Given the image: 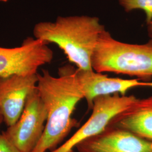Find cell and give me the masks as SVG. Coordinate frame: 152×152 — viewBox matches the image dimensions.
Here are the masks:
<instances>
[{
    "label": "cell",
    "mask_w": 152,
    "mask_h": 152,
    "mask_svg": "<svg viewBox=\"0 0 152 152\" xmlns=\"http://www.w3.org/2000/svg\"><path fill=\"white\" fill-rule=\"evenodd\" d=\"M78 152H152V141L130 131L108 126L76 147Z\"/></svg>",
    "instance_id": "8"
},
{
    "label": "cell",
    "mask_w": 152,
    "mask_h": 152,
    "mask_svg": "<svg viewBox=\"0 0 152 152\" xmlns=\"http://www.w3.org/2000/svg\"><path fill=\"white\" fill-rule=\"evenodd\" d=\"M4 122V120H3V117L2 116V115L0 113V127H1V126L2 125V124Z\"/></svg>",
    "instance_id": "15"
},
{
    "label": "cell",
    "mask_w": 152,
    "mask_h": 152,
    "mask_svg": "<svg viewBox=\"0 0 152 152\" xmlns=\"http://www.w3.org/2000/svg\"><path fill=\"white\" fill-rule=\"evenodd\" d=\"M37 88L48 112L44 134L32 152L53 151L79 123L72 118L76 105L84 99L76 68L66 64L58 69V76L43 69L38 74Z\"/></svg>",
    "instance_id": "1"
},
{
    "label": "cell",
    "mask_w": 152,
    "mask_h": 152,
    "mask_svg": "<svg viewBox=\"0 0 152 152\" xmlns=\"http://www.w3.org/2000/svg\"><path fill=\"white\" fill-rule=\"evenodd\" d=\"M146 86L145 87H152V81L145 82Z\"/></svg>",
    "instance_id": "14"
},
{
    "label": "cell",
    "mask_w": 152,
    "mask_h": 152,
    "mask_svg": "<svg viewBox=\"0 0 152 152\" xmlns=\"http://www.w3.org/2000/svg\"><path fill=\"white\" fill-rule=\"evenodd\" d=\"M53 56L48 43L33 37H28L19 47H0V77L37 74L38 68L50 63Z\"/></svg>",
    "instance_id": "6"
},
{
    "label": "cell",
    "mask_w": 152,
    "mask_h": 152,
    "mask_svg": "<svg viewBox=\"0 0 152 152\" xmlns=\"http://www.w3.org/2000/svg\"><path fill=\"white\" fill-rule=\"evenodd\" d=\"M9 0H0V2H7Z\"/></svg>",
    "instance_id": "16"
},
{
    "label": "cell",
    "mask_w": 152,
    "mask_h": 152,
    "mask_svg": "<svg viewBox=\"0 0 152 152\" xmlns=\"http://www.w3.org/2000/svg\"><path fill=\"white\" fill-rule=\"evenodd\" d=\"M76 75L88 109H92L94 100L99 96L120 94L126 95L131 88L145 87V82L137 78L122 79L109 77L107 75L92 70L76 68Z\"/></svg>",
    "instance_id": "9"
},
{
    "label": "cell",
    "mask_w": 152,
    "mask_h": 152,
    "mask_svg": "<svg viewBox=\"0 0 152 152\" xmlns=\"http://www.w3.org/2000/svg\"><path fill=\"white\" fill-rule=\"evenodd\" d=\"M47 119V110L36 87L29 95L19 120L4 132L21 152H32L44 134Z\"/></svg>",
    "instance_id": "5"
},
{
    "label": "cell",
    "mask_w": 152,
    "mask_h": 152,
    "mask_svg": "<svg viewBox=\"0 0 152 152\" xmlns=\"http://www.w3.org/2000/svg\"><path fill=\"white\" fill-rule=\"evenodd\" d=\"M108 126L152 141V95L144 99L137 98L128 108L115 115Z\"/></svg>",
    "instance_id": "10"
},
{
    "label": "cell",
    "mask_w": 152,
    "mask_h": 152,
    "mask_svg": "<svg viewBox=\"0 0 152 152\" xmlns=\"http://www.w3.org/2000/svg\"><path fill=\"white\" fill-rule=\"evenodd\" d=\"M104 30L105 27L97 17L59 16L54 22L36 24L33 34L48 44H56L77 68L92 70V56Z\"/></svg>",
    "instance_id": "2"
},
{
    "label": "cell",
    "mask_w": 152,
    "mask_h": 152,
    "mask_svg": "<svg viewBox=\"0 0 152 152\" xmlns=\"http://www.w3.org/2000/svg\"><path fill=\"white\" fill-rule=\"evenodd\" d=\"M0 152H22L6 136L4 132L0 133Z\"/></svg>",
    "instance_id": "12"
},
{
    "label": "cell",
    "mask_w": 152,
    "mask_h": 152,
    "mask_svg": "<svg viewBox=\"0 0 152 152\" xmlns=\"http://www.w3.org/2000/svg\"><path fill=\"white\" fill-rule=\"evenodd\" d=\"M91 64L96 72H112L151 81L152 38L146 44H127L115 39L104 30L98 39Z\"/></svg>",
    "instance_id": "3"
},
{
    "label": "cell",
    "mask_w": 152,
    "mask_h": 152,
    "mask_svg": "<svg viewBox=\"0 0 152 152\" xmlns=\"http://www.w3.org/2000/svg\"><path fill=\"white\" fill-rule=\"evenodd\" d=\"M38 73L0 77V113L7 127L20 118L30 93L37 85Z\"/></svg>",
    "instance_id": "7"
},
{
    "label": "cell",
    "mask_w": 152,
    "mask_h": 152,
    "mask_svg": "<svg viewBox=\"0 0 152 152\" xmlns=\"http://www.w3.org/2000/svg\"><path fill=\"white\" fill-rule=\"evenodd\" d=\"M148 31L149 36L152 38V22L148 24Z\"/></svg>",
    "instance_id": "13"
},
{
    "label": "cell",
    "mask_w": 152,
    "mask_h": 152,
    "mask_svg": "<svg viewBox=\"0 0 152 152\" xmlns=\"http://www.w3.org/2000/svg\"><path fill=\"white\" fill-rule=\"evenodd\" d=\"M136 99L134 95L119 94L95 98L88 120L68 140L50 152H73L82 141L103 132L115 115L128 108Z\"/></svg>",
    "instance_id": "4"
},
{
    "label": "cell",
    "mask_w": 152,
    "mask_h": 152,
    "mask_svg": "<svg viewBox=\"0 0 152 152\" xmlns=\"http://www.w3.org/2000/svg\"><path fill=\"white\" fill-rule=\"evenodd\" d=\"M119 4L126 12L141 10L145 13L148 25L152 22V0H118Z\"/></svg>",
    "instance_id": "11"
}]
</instances>
